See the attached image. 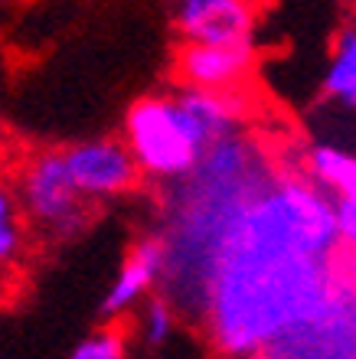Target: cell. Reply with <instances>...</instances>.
<instances>
[{
    "instance_id": "1",
    "label": "cell",
    "mask_w": 356,
    "mask_h": 359,
    "mask_svg": "<svg viewBox=\"0 0 356 359\" xmlns=\"http://www.w3.org/2000/svg\"><path fill=\"white\" fill-rule=\"evenodd\" d=\"M193 304L225 359H262L288 333L353 304V245L308 177L268 173L223 222Z\"/></svg>"
},
{
    "instance_id": "2",
    "label": "cell",
    "mask_w": 356,
    "mask_h": 359,
    "mask_svg": "<svg viewBox=\"0 0 356 359\" xmlns=\"http://www.w3.org/2000/svg\"><path fill=\"white\" fill-rule=\"evenodd\" d=\"M124 147L138 170L154 180H183L213 147L177 95H147L128 108Z\"/></svg>"
},
{
    "instance_id": "3",
    "label": "cell",
    "mask_w": 356,
    "mask_h": 359,
    "mask_svg": "<svg viewBox=\"0 0 356 359\" xmlns=\"http://www.w3.org/2000/svg\"><path fill=\"white\" fill-rule=\"evenodd\" d=\"M20 212L27 222L53 238H69L88 222V199L72 187L59 151L39 154L27 163L17 189Z\"/></svg>"
},
{
    "instance_id": "4",
    "label": "cell",
    "mask_w": 356,
    "mask_h": 359,
    "mask_svg": "<svg viewBox=\"0 0 356 359\" xmlns=\"http://www.w3.org/2000/svg\"><path fill=\"white\" fill-rule=\"evenodd\" d=\"M59 157L79 196L88 203L134 193L141 183V170L121 141H82L59 151Z\"/></svg>"
},
{
    "instance_id": "5",
    "label": "cell",
    "mask_w": 356,
    "mask_h": 359,
    "mask_svg": "<svg viewBox=\"0 0 356 359\" xmlns=\"http://www.w3.org/2000/svg\"><path fill=\"white\" fill-rule=\"evenodd\" d=\"M258 0H177V29L199 46L252 43Z\"/></svg>"
},
{
    "instance_id": "6",
    "label": "cell",
    "mask_w": 356,
    "mask_h": 359,
    "mask_svg": "<svg viewBox=\"0 0 356 359\" xmlns=\"http://www.w3.org/2000/svg\"><path fill=\"white\" fill-rule=\"evenodd\" d=\"M180 79L187 88L203 92H235L255 69V43L239 46H199L187 43L177 59Z\"/></svg>"
},
{
    "instance_id": "7",
    "label": "cell",
    "mask_w": 356,
    "mask_h": 359,
    "mask_svg": "<svg viewBox=\"0 0 356 359\" xmlns=\"http://www.w3.org/2000/svg\"><path fill=\"white\" fill-rule=\"evenodd\" d=\"M164 268H167V245L160 236H147L131 248V255L124 258L121 271L114 274V284L108 287L102 301V317H121L150 297V291L164 281Z\"/></svg>"
},
{
    "instance_id": "8",
    "label": "cell",
    "mask_w": 356,
    "mask_h": 359,
    "mask_svg": "<svg viewBox=\"0 0 356 359\" xmlns=\"http://www.w3.org/2000/svg\"><path fill=\"white\" fill-rule=\"evenodd\" d=\"M304 177L330 199L356 196V161L337 144H314L304 154Z\"/></svg>"
},
{
    "instance_id": "9",
    "label": "cell",
    "mask_w": 356,
    "mask_h": 359,
    "mask_svg": "<svg viewBox=\"0 0 356 359\" xmlns=\"http://www.w3.org/2000/svg\"><path fill=\"white\" fill-rule=\"evenodd\" d=\"M27 252V219L20 212L17 193L0 183V274L20 265Z\"/></svg>"
},
{
    "instance_id": "10",
    "label": "cell",
    "mask_w": 356,
    "mask_h": 359,
    "mask_svg": "<svg viewBox=\"0 0 356 359\" xmlns=\"http://www.w3.org/2000/svg\"><path fill=\"white\" fill-rule=\"evenodd\" d=\"M324 92H327V98L343 104V108H353L356 104V33H353V27L343 29V36H340L337 49H334Z\"/></svg>"
},
{
    "instance_id": "11",
    "label": "cell",
    "mask_w": 356,
    "mask_h": 359,
    "mask_svg": "<svg viewBox=\"0 0 356 359\" xmlns=\"http://www.w3.org/2000/svg\"><path fill=\"white\" fill-rule=\"evenodd\" d=\"M173 333V307L160 297H150L141 313V337L150 346H164Z\"/></svg>"
},
{
    "instance_id": "12",
    "label": "cell",
    "mask_w": 356,
    "mask_h": 359,
    "mask_svg": "<svg viewBox=\"0 0 356 359\" xmlns=\"http://www.w3.org/2000/svg\"><path fill=\"white\" fill-rule=\"evenodd\" d=\"M72 359H128V343L118 330H98L75 346Z\"/></svg>"
}]
</instances>
